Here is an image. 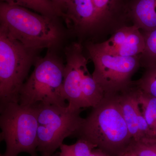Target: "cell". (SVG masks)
Returning a JSON list of instances; mask_svg holds the SVG:
<instances>
[{
    "label": "cell",
    "instance_id": "1",
    "mask_svg": "<svg viewBox=\"0 0 156 156\" xmlns=\"http://www.w3.org/2000/svg\"><path fill=\"white\" fill-rule=\"evenodd\" d=\"M77 136L95 144L110 156H119L132 138L119 103L118 94L105 95L92 108Z\"/></svg>",
    "mask_w": 156,
    "mask_h": 156
},
{
    "label": "cell",
    "instance_id": "2",
    "mask_svg": "<svg viewBox=\"0 0 156 156\" xmlns=\"http://www.w3.org/2000/svg\"><path fill=\"white\" fill-rule=\"evenodd\" d=\"M56 18L34 13L21 6L0 4V28L35 51L54 48L61 41L63 33Z\"/></svg>",
    "mask_w": 156,
    "mask_h": 156
},
{
    "label": "cell",
    "instance_id": "3",
    "mask_svg": "<svg viewBox=\"0 0 156 156\" xmlns=\"http://www.w3.org/2000/svg\"><path fill=\"white\" fill-rule=\"evenodd\" d=\"M0 105V139L6 144L5 151L0 156H18L22 152L38 156L36 105L11 102Z\"/></svg>",
    "mask_w": 156,
    "mask_h": 156
},
{
    "label": "cell",
    "instance_id": "4",
    "mask_svg": "<svg viewBox=\"0 0 156 156\" xmlns=\"http://www.w3.org/2000/svg\"><path fill=\"white\" fill-rule=\"evenodd\" d=\"M34 65L33 71L20 91L19 103L67 107L62 89L65 65L61 59L48 51L44 57L37 58Z\"/></svg>",
    "mask_w": 156,
    "mask_h": 156
},
{
    "label": "cell",
    "instance_id": "5",
    "mask_svg": "<svg viewBox=\"0 0 156 156\" xmlns=\"http://www.w3.org/2000/svg\"><path fill=\"white\" fill-rule=\"evenodd\" d=\"M27 48L0 28V104L19 102V92L36 59Z\"/></svg>",
    "mask_w": 156,
    "mask_h": 156
},
{
    "label": "cell",
    "instance_id": "6",
    "mask_svg": "<svg viewBox=\"0 0 156 156\" xmlns=\"http://www.w3.org/2000/svg\"><path fill=\"white\" fill-rule=\"evenodd\" d=\"M36 107L37 151L42 156H52L66 138L77 136L85 119L80 116L82 110L41 103Z\"/></svg>",
    "mask_w": 156,
    "mask_h": 156
},
{
    "label": "cell",
    "instance_id": "7",
    "mask_svg": "<svg viewBox=\"0 0 156 156\" xmlns=\"http://www.w3.org/2000/svg\"><path fill=\"white\" fill-rule=\"evenodd\" d=\"M87 49L94 65L92 77L105 95L118 94L132 86L131 78L140 65V56L113 55L98 44L89 45Z\"/></svg>",
    "mask_w": 156,
    "mask_h": 156
},
{
    "label": "cell",
    "instance_id": "8",
    "mask_svg": "<svg viewBox=\"0 0 156 156\" xmlns=\"http://www.w3.org/2000/svg\"><path fill=\"white\" fill-rule=\"evenodd\" d=\"M66 64L65 67L63 94L68 102L67 108L72 111L84 108L83 77L81 61L84 56L80 44L73 43L65 50Z\"/></svg>",
    "mask_w": 156,
    "mask_h": 156
},
{
    "label": "cell",
    "instance_id": "9",
    "mask_svg": "<svg viewBox=\"0 0 156 156\" xmlns=\"http://www.w3.org/2000/svg\"><path fill=\"white\" fill-rule=\"evenodd\" d=\"M118 97L132 139L139 140L154 137L141 111L138 100V89L134 81L131 87L118 93Z\"/></svg>",
    "mask_w": 156,
    "mask_h": 156
},
{
    "label": "cell",
    "instance_id": "10",
    "mask_svg": "<svg viewBox=\"0 0 156 156\" xmlns=\"http://www.w3.org/2000/svg\"><path fill=\"white\" fill-rule=\"evenodd\" d=\"M105 52L125 57L140 56L145 49L144 35L136 25L118 30L108 40L98 44Z\"/></svg>",
    "mask_w": 156,
    "mask_h": 156
},
{
    "label": "cell",
    "instance_id": "11",
    "mask_svg": "<svg viewBox=\"0 0 156 156\" xmlns=\"http://www.w3.org/2000/svg\"><path fill=\"white\" fill-rule=\"evenodd\" d=\"M61 16L79 29H88L99 23L93 0H69L61 9Z\"/></svg>",
    "mask_w": 156,
    "mask_h": 156
},
{
    "label": "cell",
    "instance_id": "12",
    "mask_svg": "<svg viewBox=\"0 0 156 156\" xmlns=\"http://www.w3.org/2000/svg\"><path fill=\"white\" fill-rule=\"evenodd\" d=\"M131 10L139 28L146 33L156 28V0H135Z\"/></svg>",
    "mask_w": 156,
    "mask_h": 156
},
{
    "label": "cell",
    "instance_id": "13",
    "mask_svg": "<svg viewBox=\"0 0 156 156\" xmlns=\"http://www.w3.org/2000/svg\"><path fill=\"white\" fill-rule=\"evenodd\" d=\"M2 2L11 5L21 6L34 10L39 14L57 17L61 16L58 8L51 0H1Z\"/></svg>",
    "mask_w": 156,
    "mask_h": 156
},
{
    "label": "cell",
    "instance_id": "14",
    "mask_svg": "<svg viewBox=\"0 0 156 156\" xmlns=\"http://www.w3.org/2000/svg\"><path fill=\"white\" fill-rule=\"evenodd\" d=\"M136 88L141 111L152 134L156 137V98Z\"/></svg>",
    "mask_w": 156,
    "mask_h": 156
},
{
    "label": "cell",
    "instance_id": "15",
    "mask_svg": "<svg viewBox=\"0 0 156 156\" xmlns=\"http://www.w3.org/2000/svg\"><path fill=\"white\" fill-rule=\"evenodd\" d=\"M95 148L97 147L92 143L79 138L76 143L72 145L62 144L57 156H91L92 150Z\"/></svg>",
    "mask_w": 156,
    "mask_h": 156
},
{
    "label": "cell",
    "instance_id": "16",
    "mask_svg": "<svg viewBox=\"0 0 156 156\" xmlns=\"http://www.w3.org/2000/svg\"><path fill=\"white\" fill-rule=\"evenodd\" d=\"M145 47L142 56V64L145 68L156 65V28L146 33Z\"/></svg>",
    "mask_w": 156,
    "mask_h": 156
},
{
    "label": "cell",
    "instance_id": "17",
    "mask_svg": "<svg viewBox=\"0 0 156 156\" xmlns=\"http://www.w3.org/2000/svg\"><path fill=\"white\" fill-rule=\"evenodd\" d=\"M99 23L111 18L122 8L120 0H93Z\"/></svg>",
    "mask_w": 156,
    "mask_h": 156
},
{
    "label": "cell",
    "instance_id": "18",
    "mask_svg": "<svg viewBox=\"0 0 156 156\" xmlns=\"http://www.w3.org/2000/svg\"><path fill=\"white\" fill-rule=\"evenodd\" d=\"M145 72L135 86L144 93L156 98V65L146 68Z\"/></svg>",
    "mask_w": 156,
    "mask_h": 156
},
{
    "label": "cell",
    "instance_id": "19",
    "mask_svg": "<svg viewBox=\"0 0 156 156\" xmlns=\"http://www.w3.org/2000/svg\"><path fill=\"white\" fill-rule=\"evenodd\" d=\"M127 149L136 156H156V137L139 140L132 139Z\"/></svg>",
    "mask_w": 156,
    "mask_h": 156
},
{
    "label": "cell",
    "instance_id": "20",
    "mask_svg": "<svg viewBox=\"0 0 156 156\" xmlns=\"http://www.w3.org/2000/svg\"><path fill=\"white\" fill-rule=\"evenodd\" d=\"M53 3L55 4V5L56 6L61 14V10L62 7L64 6V5L69 0H51Z\"/></svg>",
    "mask_w": 156,
    "mask_h": 156
},
{
    "label": "cell",
    "instance_id": "21",
    "mask_svg": "<svg viewBox=\"0 0 156 156\" xmlns=\"http://www.w3.org/2000/svg\"><path fill=\"white\" fill-rule=\"evenodd\" d=\"M91 156H110L100 149L95 148L92 150Z\"/></svg>",
    "mask_w": 156,
    "mask_h": 156
},
{
    "label": "cell",
    "instance_id": "22",
    "mask_svg": "<svg viewBox=\"0 0 156 156\" xmlns=\"http://www.w3.org/2000/svg\"><path fill=\"white\" fill-rule=\"evenodd\" d=\"M119 156H136L133 152L126 149V151L121 154Z\"/></svg>",
    "mask_w": 156,
    "mask_h": 156
},
{
    "label": "cell",
    "instance_id": "23",
    "mask_svg": "<svg viewBox=\"0 0 156 156\" xmlns=\"http://www.w3.org/2000/svg\"><path fill=\"white\" fill-rule=\"evenodd\" d=\"M52 156H54V155Z\"/></svg>",
    "mask_w": 156,
    "mask_h": 156
}]
</instances>
